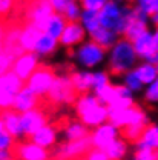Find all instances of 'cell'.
Returning <instances> with one entry per match:
<instances>
[{"label":"cell","instance_id":"cell-1","mask_svg":"<svg viewBox=\"0 0 158 160\" xmlns=\"http://www.w3.org/2000/svg\"><path fill=\"white\" fill-rule=\"evenodd\" d=\"M74 109L77 112L79 120L81 123H84L89 129H94L100 125L109 122V116H111L109 108L100 103V100L94 92L79 94L74 103Z\"/></svg>","mask_w":158,"mask_h":160},{"label":"cell","instance_id":"cell-2","mask_svg":"<svg viewBox=\"0 0 158 160\" xmlns=\"http://www.w3.org/2000/svg\"><path fill=\"white\" fill-rule=\"evenodd\" d=\"M137 65H138V56L131 40L121 37L111 49H108L106 66L112 76L121 77L123 74L132 71Z\"/></svg>","mask_w":158,"mask_h":160},{"label":"cell","instance_id":"cell-3","mask_svg":"<svg viewBox=\"0 0 158 160\" xmlns=\"http://www.w3.org/2000/svg\"><path fill=\"white\" fill-rule=\"evenodd\" d=\"M134 11H135L134 6L121 5L117 0H109L104 5V8L98 12L100 23L103 28H108L117 32L120 37H123L129 20L134 17Z\"/></svg>","mask_w":158,"mask_h":160},{"label":"cell","instance_id":"cell-4","mask_svg":"<svg viewBox=\"0 0 158 160\" xmlns=\"http://www.w3.org/2000/svg\"><path fill=\"white\" fill-rule=\"evenodd\" d=\"M71 57L80 66V69L95 71L101 65L106 63L108 51L104 48H101L98 43H95L94 40L88 39L81 45H79L75 49H72Z\"/></svg>","mask_w":158,"mask_h":160},{"label":"cell","instance_id":"cell-5","mask_svg":"<svg viewBox=\"0 0 158 160\" xmlns=\"http://www.w3.org/2000/svg\"><path fill=\"white\" fill-rule=\"evenodd\" d=\"M77 97L79 94L72 85L71 74H57L55 82L48 94V100L54 105H74Z\"/></svg>","mask_w":158,"mask_h":160},{"label":"cell","instance_id":"cell-6","mask_svg":"<svg viewBox=\"0 0 158 160\" xmlns=\"http://www.w3.org/2000/svg\"><path fill=\"white\" fill-rule=\"evenodd\" d=\"M92 149L89 136L84 139L75 142H63L52 149V159L54 160H77L84 157Z\"/></svg>","mask_w":158,"mask_h":160},{"label":"cell","instance_id":"cell-7","mask_svg":"<svg viewBox=\"0 0 158 160\" xmlns=\"http://www.w3.org/2000/svg\"><path fill=\"white\" fill-rule=\"evenodd\" d=\"M109 122H112L120 129H124V128L134 126V125L147 126V125H149V116H147V112H146L143 108L132 106V108H127V109L111 111Z\"/></svg>","mask_w":158,"mask_h":160},{"label":"cell","instance_id":"cell-8","mask_svg":"<svg viewBox=\"0 0 158 160\" xmlns=\"http://www.w3.org/2000/svg\"><path fill=\"white\" fill-rule=\"evenodd\" d=\"M54 14H55V11L51 6L49 0H28L26 20H28V23L39 28L40 31H43L46 28V23Z\"/></svg>","mask_w":158,"mask_h":160},{"label":"cell","instance_id":"cell-9","mask_svg":"<svg viewBox=\"0 0 158 160\" xmlns=\"http://www.w3.org/2000/svg\"><path fill=\"white\" fill-rule=\"evenodd\" d=\"M57 74L49 68V66H40L39 69L28 79L26 82V86L37 96L40 99L43 97H48L54 82H55Z\"/></svg>","mask_w":158,"mask_h":160},{"label":"cell","instance_id":"cell-10","mask_svg":"<svg viewBox=\"0 0 158 160\" xmlns=\"http://www.w3.org/2000/svg\"><path fill=\"white\" fill-rule=\"evenodd\" d=\"M121 132V129L117 128L112 122H106L103 125H100L97 128H94L89 134V139H91V145L94 149H106L114 140H117Z\"/></svg>","mask_w":158,"mask_h":160},{"label":"cell","instance_id":"cell-11","mask_svg":"<svg viewBox=\"0 0 158 160\" xmlns=\"http://www.w3.org/2000/svg\"><path fill=\"white\" fill-rule=\"evenodd\" d=\"M14 156L16 160H51L52 159V152L49 149H45L39 146L37 143L31 142V140H25V142H17L14 146Z\"/></svg>","mask_w":158,"mask_h":160},{"label":"cell","instance_id":"cell-12","mask_svg":"<svg viewBox=\"0 0 158 160\" xmlns=\"http://www.w3.org/2000/svg\"><path fill=\"white\" fill-rule=\"evenodd\" d=\"M40 66V57L36 52H23L22 56H19L17 59H14L12 63V72L22 79L25 83L28 82V79L39 69Z\"/></svg>","mask_w":158,"mask_h":160},{"label":"cell","instance_id":"cell-13","mask_svg":"<svg viewBox=\"0 0 158 160\" xmlns=\"http://www.w3.org/2000/svg\"><path fill=\"white\" fill-rule=\"evenodd\" d=\"M86 37H89V36L84 31V28L80 25V22H68V25H66L59 42L60 46H63V48L75 49L84 40H88Z\"/></svg>","mask_w":158,"mask_h":160},{"label":"cell","instance_id":"cell-14","mask_svg":"<svg viewBox=\"0 0 158 160\" xmlns=\"http://www.w3.org/2000/svg\"><path fill=\"white\" fill-rule=\"evenodd\" d=\"M20 120H22L23 132H25V136H26L28 139H29L36 131H39L41 126H45V125L48 123L46 114H45L41 109H39V108L20 114Z\"/></svg>","mask_w":158,"mask_h":160},{"label":"cell","instance_id":"cell-15","mask_svg":"<svg viewBox=\"0 0 158 160\" xmlns=\"http://www.w3.org/2000/svg\"><path fill=\"white\" fill-rule=\"evenodd\" d=\"M134 9H135L134 11V17L129 20V23H127V26L124 29V34H123L124 39L131 40V42H134L138 36H141L143 32H146L149 29L147 25H149V20H151V17L147 14L141 12L135 6H134Z\"/></svg>","mask_w":158,"mask_h":160},{"label":"cell","instance_id":"cell-16","mask_svg":"<svg viewBox=\"0 0 158 160\" xmlns=\"http://www.w3.org/2000/svg\"><path fill=\"white\" fill-rule=\"evenodd\" d=\"M29 140L37 143L39 146L45 148V149H54L57 146V142H59V129L54 125L46 123L39 131H36L29 137Z\"/></svg>","mask_w":158,"mask_h":160},{"label":"cell","instance_id":"cell-17","mask_svg":"<svg viewBox=\"0 0 158 160\" xmlns=\"http://www.w3.org/2000/svg\"><path fill=\"white\" fill-rule=\"evenodd\" d=\"M20 32H22V26L19 25H11L6 28V34H5V40H3V49L12 57L17 59L22 56L25 51L20 45Z\"/></svg>","mask_w":158,"mask_h":160},{"label":"cell","instance_id":"cell-18","mask_svg":"<svg viewBox=\"0 0 158 160\" xmlns=\"http://www.w3.org/2000/svg\"><path fill=\"white\" fill-rule=\"evenodd\" d=\"M39 102H40V97H37L25 85L19 92L16 94V97H14V106H12V109L17 111L19 114H23V112H28L31 109L39 108Z\"/></svg>","mask_w":158,"mask_h":160},{"label":"cell","instance_id":"cell-19","mask_svg":"<svg viewBox=\"0 0 158 160\" xmlns=\"http://www.w3.org/2000/svg\"><path fill=\"white\" fill-rule=\"evenodd\" d=\"M135 106V94L126 88L123 83L115 85V96L112 103L108 106L109 111H120V109H127V108H132Z\"/></svg>","mask_w":158,"mask_h":160},{"label":"cell","instance_id":"cell-20","mask_svg":"<svg viewBox=\"0 0 158 160\" xmlns=\"http://www.w3.org/2000/svg\"><path fill=\"white\" fill-rule=\"evenodd\" d=\"M0 119L5 125V129L14 137L16 140L25 139V132H23V126H22V120H20V114L14 109H6L0 112Z\"/></svg>","mask_w":158,"mask_h":160},{"label":"cell","instance_id":"cell-21","mask_svg":"<svg viewBox=\"0 0 158 160\" xmlns=\"http://www.w3.org/2000/svg\"><path fill=\"white\" fill-rule=\"evenodd\" d=\"M134 48H135V52L138 56V59L146 60L149 56H152L155 52V43H154V34L152 31H146L143 32L141 36H138L137 39L132 42Z\"/></svg>","mask_w":158,"mask_h":160},{"label":"cell","instance_id":"cell-22","mask_svg":"<svg viewBox=\"0 0 158 160\" xmlns=\"http://www.w3.org/2000/svg\"><path fill=\"white\" fill-rule=\"evenodd\" d=\"M43 31H40L39 28H36L31 23H25L22 26V32H20V45L23 48L25 52H34V48L39 42L40 36Z\"/></svg>","mask_w":158,"mask_h":160},{"label":"cell","instance_id":"cell-23","mask_svg":"<svg viewBox=\"0 0 158 160\" xmlns=\"http://www.w3.org/2000/svg\"><path fill=\"white\" fill-rule=\"evenodd\" d=\"M91 134L89 128L81 123L80 120H72V122H68L65 126H63V131H61V136L65 142H75V140L84 139Z\"/></svg>","mask_w":158,"mask_h":160},{"label":"cell","instance_id":"cell-24","mask_svg":"<svg viewBox=\"0 0 158 160\" xmlns=\"http://www.w3.org/2000/svg\"><path fill=\"white\" fill-rule=\"evenodd\" d=\"M135 149H154L158 151V123H149L140 140L135 143Z\"/></svg>","mask_w":158,"mask_h":160},{"label":"cell","instance_id":"cell-25","mask_svg":"<svg viewBox=\"0 0 158 160\" xmlns=\"http://www.w3.org/2000/svg\"><path fill=\"white\" fill-rule=\"evenodd\" d=\"M72 85L77 91V94L92 92V71L88 69H77L71 72Z\"/></svg>","mask_w":158,"mask_h":160},{"label":"cell","instance_id":"cell-26","mask_svg":"<svg viewBox=\"0 0 158 160\" xmlns=\"http://www.w3.org/2000/svg\"><path fill=\"white\" fill-rule=\"evenodd\" d=\"M60 42L51 36H48L46 32H41L39 42L34 48V52L39 56L40 59H45V57H51L57 49H59Z\"/></svg>","mask_w":158,"mask_h":160},{"label":"cell","instance_id":"cell-27","mask_svg":"<svg viewBox=\"0 0 158 160\" xmlns=\"http://www.w3.org/2000/svg\"><path fill=\"white\" fill-rule=\"evenodd\" d=\"M25 85H26V83L22 79H19L12 71H9V72L0 76V92H3V94L16 96Z\"/></svg>","mask_w":158,"mask_h":160},{"label":"cell","instance_id":"cell-28","mask_svg":"<svg viewBox=\"0 0 158 160\" xmlns=\"http://www.w3.org/2000/svg\"><path fill=\"white\" fill-rule=\"evenodd\" d=\"M89 39L94 40L95 43H98L101 48H104V49L108 51V49H111L121 37H120L117 32H114V31H111V29L101 26L95 32H92V34L89 36Z\"/></svg>","mask_w":158,"mask_h":160},{"label":"cell","instance_id":"cell-29","mask_svg":"<svg viewBox=\"0 0 158 160\" xmlns=\"http://www.w3.org/2000/svg\"><path fill=\"white\" fill-rule=\"evenodd\" d=\"M134 71L137 72L138 79L143 82L144 86H149L151 83H154L158 79V69L155 65L146 62V60H141L138 65L134 68Z\"/></svg>","mask_w":158,"mask_h":160},{"label":"cell","instance_id":"cell-30","mask_svg":"<svg viewBox=\"0 0 158 160\" xmlns=\"http://www.w3.org/2000/svg\"><path fill=\"white\" fill-rule=\"evenodd\" d=\"M66 25H68V20L63 17V14L55 12V14L49 19V22L46 23V28L43 29V32H46L48 36L60 40L63 31H65V28H66Z\"/></svg>","mask_w":158,"mask_h":160},{"label":"cell","instance_id":"cell-31","mask_svg":"<svg viewBox=\"0 0 158 160\" xmlns=\"http://www.w3.org/2000/svg\"><path fill=\"white\" fill-rule=\"evenodd\" d=\"M127 149H129L127 140L124 139V137H118V139L114 140L104 149V152L108 154V157L111 160H123L126 157V154H127Z\"/></svg>","mask_w":158,"mask_h":160},{"label":"cell","instance_id":"cell-32","mask_svg":"<svg viewBox=\"0 0 158 160\" xmlns=\"http://www.w3.org/2000/svg\"><path fill=\"white\" fill-rule=\"evenodd\" d=\"M80 25L84 28V31L88 32V36H91V34H92V32H95L98 28H101L98 12H95V11H88V9H83V12H81V17H80Z\"/></svg>","mask_w":158,"mask_h":160},{"label":"cell","instance_id":"cell-33","mask_svg":"<svg viewBox=\"0 0 158 160\" xmlns=\"http://www.w3.org/2000/svg\"><path fill=\"white\" fill-rule=\"evenodd\" d=\"M121 83H123L126 88H129L134 94L143 92V91H144V88H146V86L143 85V82L138 79V76H137V72H135L134 69L121 76Z\"/></svg>","mask_w":158,"mask_h":160},{"label":"cell","instance_id":"cell-34","mask_svg":"<svg viewBox=\"0 0 158 160\" xmlns=\"http://www.w3.org/2000/svg\"><path fill=\"white\" fill-rule=\"evenodd\" d=\"M81 12H83L81 2H79V0H69L66 8H65V11H63V17L68 22H80Z\"/></svg>","mask_w":158,"mask_h":160},{"label":"cell","instance_id":"cell-35","mask_svg":"<svg viewBox=\"0 0 158 160\" xmlns=\"http://www.w3.org/2000/svg\"><path fill=\"white\" fill-rule=\"evenodd\" d=\"M111 72L108 69H95L92 71V92L98 91L100 88L111 85Z\"/></svg>","mask_w":158,"mask_h":160},{"label":"cell","instance_id":"cell-36","mask_svg":"<svg viewBox=\"0 0 158 160\" xmlns=\"http://www.w3.org/2000/svg\"><path fill=\"white\" fill-rule=\"evenodd\" d=\"M94 94L97 96V99L100 100V103L109 106V105L112 103V100H114V96H115V85L111 83V85H108V86H103V88H100L98 91H95Z\"/></svg>","mask_w":158,"mask_h":160},{"label":"cell","instance_id":"cell-37","mask_svg":"<svg viewBox=\"0 0 158 160\" xmlns=\"http://www.w3.org/2000/svg\"><path fill=\"white\" fill-rule=\"evenodd\" d=\"M17 140L5 129V125L0 119V149H14Z\"/></svg>","mask_w":158,"mask_h":160},{"label":"cell","instance_id":"cell-38","mask_svg":"<svg viewBox=\"0 0 158 160\" xmlns=\"http://www.w3.org/2000/svg\"><path fill=\"white\" fill-rule=\"evenodd\" d=\"M144 128L146 126H143V125H134V126H127V128L121 129V132H123V137L127 142L137 143L141 137V134H143V131H144Z\"/></svg>","mask_w":158,"mask_h":160},{"label":"cell","instance_id":"cell-39","mask_svg":"<svg viewBox=\"0 0 158 160\" xmlns=\"http://www.w3.org/2000/svg\"><path fill=\"white\" fill-rule=\"evenodd\" d=\"M143 97L144 100L147 102V103H158V79L154 82V83H151L149 86H146L144 88V91H143Z\"/></svg>","mask_w":158,"mask_h":160},{"label":"cell","instance_id":"cell-40","mask_svg":"<svg viewBox=\"0 0 158 160\" xmlns=\"http://www.w3.org/2000/svg\"><path fill=\"white\" fill-rule=\"evenodd\" d=\"M12 63H14V59L3 48H0V76L9 72L12 69Z\"/></svg>","mask_w":158,"mask_h":160},{"label":"cell","instance_id":"cell-41","mask_svg":"<svg viewBox=\"0 0 158 160\" xmlns=\"http://www.w3.org/2000/svg\"><path fill=\"white\" fill-rule=\"evenodd\" d=\"M155 3L157 0H135V8L152 17L155 14Z\"/></svg>","mask_w":158,"mask_h":160},{"label":"cell","instance_id":"cell-42","mask_svg":"<svg viewBox=\"0 0 158 160\" xmlns=\"http://www.w3.org/2000/svg\"><path fill=\"white\" fill-rule=\"evenodd\" d=\"M132 160H158V151H154V149H135Z\"/></svg>","mask_w":158,"mask_h":160},{"label":"cell","instance_id":"cell-43","mask_svg":"<svg viewBox=\"0 0 158 160\" xmlns=\"http://www.w3.org/2000/svg\"><path fill=\"white\" fill-rule=\"evenodd\" d=\"M19 0H0V17H8L16 8Z\"/></svg>","mask_w":158,"mask_h":160},{"label":"cell","instance_id":"cell-44","mask_svg":"<svg viewBox=\"0 0 158 160\" xmlns=\"http://www.w3.org/2000/svg\"><path fill=\"white\" fill-rule=\"evenodd\" d=\"M108 2H109V0H83L81 5H83V9L100 12V11L104 8V5H106Z\"/></svg>","mask_w":158,"mask_h":160},{"label":"cell","instance_id":"cell-45","mask_svg":"<svg viewBox=\"0 0 158 160\" xmlns=\"http://www.w3.org/2000/svg\"><path fill=\"white\" fill-rule=\"evenodd\" d=\"M14 97L16 96L0 92V112L2 111H6V109H12V106H14Z\"/></svg>","mask_w":158,"mask_h":160},{"label":"cell","instance_id":"cell-46","mask_svg":"<svg viewBox=\"0 0 158 160\" xmlns=\"http://www.w3.org/2000/svg\"><path fill=\"white\" fill-rule=\"evenodd\" d=\"M81 160H111L108 157V154L103 149H91L84 157H81Z\"/></svg>","mask_w":158,"mask_h":160},{"label":"cell","instance_id":"cell-47","mask_svg":"<svg viewBox=\"0 0 158 160\" xmlns=\"http://www.w3.org/2000/svg\"><path fill=\"white\" fill-rule=\"evenodd\" d=\"M68 2H69V0H49L51 6H52V8H54V11H55V12H59V14H63V11H65V8H66Z\"/></svg>","mask_w":158,"mask_h":160},{"label":"cell","instance_id":"cell-48","mask_svg":"<svg viewBox=\"0 0 158 160\" xmlns=\"http://www.w3.org/2000/svg\"><path fill=\"white\" fill-rule=\"evenodd\" d=\"M0 160H16L12 149H0Z\"/></svg>","mask_w":158,"mask_h":160},{"label":"cell","instance_id":"cell-49","mask_svg":"<svg viewBox=\"0 0 158 160\" xmlns=\"http://www.w3.org/2000/svg\"><path fill=\"white\" fill-rule=\"evenodd\" d=\"M6 25L3 20H0V48L3 46V40H5V34H6Z\"/></svg>","mask_w":158,"mask_h":160},{"label":"cell","instance_id":"cell-50","mask_svg":"<svg viewBox=\"0 0 158 160\" xmlns=\"http://www.w3.org/2000/svg\"><path fill=\"white\" fill-rule=\"evenodd\" d=\"M146 62H149V63H152V65H155V66H157L158 65V51H155L152 56H149V57L146 59Z\"/></svg>","mask_w":158,"mask_h":160},{"label":"cell","instance_id":"cell-51","mask_svg":"<svg viewBox=\"0 0 158 160\" xmlns=\"http://www.w3.org/2000/svg\"><path fill=\"white\" fill-rule=\"evenodd\" d=\"M152 34H154V43H155V51H158V26L152 31Z\"/></svg>","mask_w":158,"mask_h":160},{"label":"cell","instance_id":"cell-52","mask_svg":"<svg viewBox=\"0 0 158 160\" xmlns=\"http://www.w3.org/2000/svg\"><path fill=\"white\" fill-rule=\"evenodd\" d=\"M151 22H152V23L155 25V28H157L158 26V14H154V16L151 17Z\"/></svg>","mask_w":158,"mask_h":160},{"label":"cell","instance_id":"cell-53","mask_svg":"<svg viewBox=\"0 0 158 160\" xmlns=\"http://www.w3.org/2000/svg\"><path fill=\"white\" fill-rule=\"evenodd\" d=\"M155 14H158V0H157V3H155Z\"/></svg>","mask_w":158,"mask_h":160},{"label":"cell","instance_id":"cell-54","mask_svg":"<svg viewBox=\"0 0 158 160\" xmlns=\"http://www.w3.org/2000/svg\"><path fill=\"white\" fill-rule=\"evenodd\" d=\"M117 2H121V0H117ZM123 2H135V0H123Z\"/></svg>","mask_w":158,"mask_h":160},{"label":"cell","instance_id":"cell-55","mask_svg":"<svg viewBox=\"0 0 158 160\" xmlns=\"http://www.w3.org/2000/svg\"><path fill=\"white\" fill-rule=\"evenodd\" d=\"M79 2H83V0H79Z\"/></svg>","mask_w":158,"mask_h":160},{"label":"cell","instance_id":"cell-56","mask_svg":"<svg viewBox=\"0 0 158 160\" xmlns=\"http://www.w3.org/2000/svg\"><path fill=\"white\" fill-rule=\"evenodd\" d=\"M157 69H158V65H157Z\"/></svg>","mask_w":158,"mask_h":160}]
</instances>
